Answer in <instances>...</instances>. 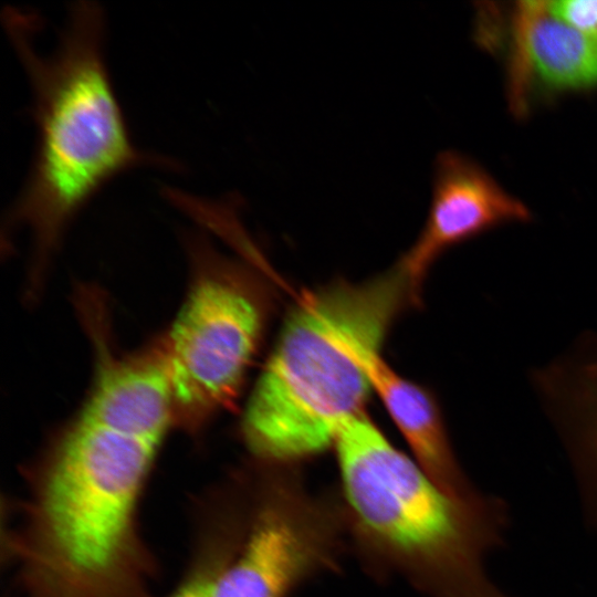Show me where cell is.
I'll return each mask as SVG.
<instances>
[{
    "label": "cell",
    "instance_id": "obj_7",
    "mask_svg": "<svg viewBox=\"0 0 597 597\" xmlns=\"http://www.w3.org/2000/svg\"><path fill=\"white\" fill-rule=\"evenodd\" d=\"M528 220V208L479 164L455 150L441 151L426 222L396 266L419 301L428 271L447 250L500 224Z\"/></svg>",
    "mask_w": 597,
    "mask_h": 597
},
{
    "label": "cell",
    "instance_id": "obj_5",
    "mask_svg": "<svg viewBox=\"0 0 597 597\" xmlns=\"http://www.w3.org/2000/svg\"><path fill=\"white\" fill-rule=\"evenodd\" d=\"M191 280L169 331L160 337L175 425L202 428L238 394L256 352L265 302L241 265L202 235L189 239Z\"/></svg>",
    "mask_w": 597,
    "mask_h": 597
},
{
    "label": "cell",
    "instance_id": "obj_6",
    "mask_svg": "<svg viewBox=\"0 0 597 597\" xmlns=\"http://www.w3.org/2000/svg\"><path fill=\"white\" fill-rule=\"evenodd\" d=\"M339 527L326 503L292 478L264 488L247 540L220 572L213 597H287L332 564Z\"/></svg>",
    "mask_w": 597,
    "mask_h": 597
},
{
    "label": "cell",
    "instance_id": "obj_2",
    "mask_svg": "<svg viewBox=\"0 0 597 597\" xmlns=\"http://www.w3.org/2000/svg\"><path fill=\"white\" fill-rule=\"evenodd\" d=\"M418 302L395 265L363 283L306 293L285 320L250 396L242 434L261 460L287 463L335 444L373 391L368 366L395 318Z\"/></svg>",
    "mask_w": 597,
    "mask_h": 597
},
{
    "label": "cell",
    "instance_id": "obj_4",
    "mask_svg": "<svg viewBox=\"0 0 597 597\" xmlns=\"http://www.w3.org/2000/svg\"><path fill=\"white\" fill-rule=\"evenodd\" d=\"M165 437L81 407L48 463L29 559L49 597H118L135 561V515Z\"/></svg>",
    "mask_w": 597,
    "mask_h": 597
},
{
    "label": "cell",
    "instance_id": "obj_1",
    "mask_svg": "<svg viewBox=\"0 0 597 597\" xmlns=\"http://www.w3.org/2000/svg\"><path fill=\"white\" fill-rule=\"evenodd\" d=\"M3 21L31 84L38 129L32 169L6 221L9 230H29L35 281L73 218L106 182L136 166L177 165L132 142L104 59L97 3L70 9L49 54L34 44L41 27L35 13L9 8Z\"/></svg>",
    "mask_w": 597,
    "mask_h": 597
},
{
    "label": "cell",
    "instance_id": "obj_9",
    "mask_svg": "<svg viewBox=\"0 0 597 597\" xmlns=\"http://www.w3.org/2000/svg\"><path fill=\"white\" fill-rule=\"evenodd\" d=\"M511 18V87L516 107L531 78L554 91L597 86V33L559 21L548 11L547 1H520Z\"/></svg>",
    "mask_w": 597,
    "mask_h": 597
},
{
    "label": "cell",
    "instance_id": "obj_10",
    "mask_svg": "<svg viewBox=\"0 0 597 597\" xmlns=\"http://www.w3.org/2000/svg\"><path fill=\"white\" fill-rule=\"evenodd\" d=\"M371 389L409 444L413 460L450 495L482 502L481 492L468 478L453 451L441 408L433 394L404 378L381 357L368 366Z\"/></svg>",
    "mask_w": 597,
    "mask_h": 597
},
{
    "label": "cell",
    "instance_id": "obj_8",
    "mask_svg": "<svg viewBox=\"0 0 597 597\" xmlns=\"http://www.w3.org/2000/svg\"><path fill=\"white\" fill-rule=\"evenodd\" d=\"M540 404L563 446L585 523L597 531V333L578 337L547 369Z\"/></svg>",
    "mask_w": 597,
    "mask_h": 597
},
{
    "label": "cell",
    "instance_id": "obj_3",
    "mask_svg": "<svg viewBox=\"0 0 597 597\" xmlns=\"http://www.w3.org/2000/svg\"><path fill=\"white\" fill-rule=\"evenodd\" d=\"M334 446L354 525L384 562L430 597H515L486 565L506 541L503 499L490 494L473 503L450 495L364 411L343 426Z\"/></svg>",
    "mask_w": 597,
    "mask_h": 597
},
{
    "label": "cell",
    "instance_id": "obj_11",
    "mask_svg": "<svg viewBox=\"0 0 597 597\" xmlns=\"http://www.w3.org/2000/svg\"><path fill=\"white\" fill-rule=\"evenodd\" d=\"M548 11L559 21L585 33H597V0L547 1Z\"/></svg>",
    "mask_w": 597,
    "mask_h": 597
},
{
    "label": "cell",
    "instance_id": "obj_12",
    "mask_svg": "<svg viewBox=\"0 0 597 597\" xmlns=\"http://www.w3.org/2000/svg\"><path fill=\"white\" fill-rule=\"evenodd\" d=\"M231 557H211L186 578L170 597H213L218 576Z\"/></svg>",
    "mask_w": 597,
    "mask_h": 597
}]
</instances>
